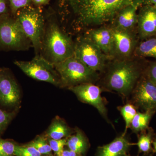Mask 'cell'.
Here are the masks:
<instances>
[{"label":"cell","instance_id":"36","mask_svg":"<svg viewBox=\"0 0 156 156\" xmlns=\"http://www.w3.org/2000/svg\"><path fill=\"white\" fill-rule=\"evenodd\" d=\"M126 156H128V155H126Z\"/></svg>","mask_w":156,"mask_h":156},{"label":"cell","instance_id":"9","mask_svg":"<svg viewBox=\"0 0 156 156\" xmlns=\"http://www.w3.org/2000/svg\"><path fill=\"white\" fill-rule=\"evenodd\" d=\"M126 102L136 108L145 111L156 112V85L145 72L137 82Z\"/></svg>","mask_w":156,"mask_h":156},{"label":"cell","instance_id":"1","mask_svg":"<svg viewBox=\"0 0 156 156\" xmlns=\"http://www.w3.org/2000/svg\"><path fill=\"white\" fill-rule=\"evenodd\" d=\"M148 0H57L56 13L62 28L71 36L111 23L121 10L140 8Z\"/></svg>","mask_w":156,"mask_h":156},{"label":"cell","instance_id":"26","mask_svg":"<svg viewBox=\"0 0 156 156\" xmlns=\"http://www.w3.org/2000/svg\"><path fill=\"white\" fill-rule=\"evenodd\" d=\"M15 147L13 143L0 139V156H14Z\"/></svg>","mask_w":156,"mask_h":156},{"label":"cell","instance_id":"2","mask_svg":"<svg viewBox=\"0 0 156 156\" xmlns=\"http://www.w3.org/2000/svg\"><path fill=\"white\" fill-rule=\"evenodd\" d=\"M139 58L132 56L127 59L110 60L104 70L100 74L96 85L103 91L114 92L127 101L146 68Z\"/></svg>","mask_w":156,"mask_h":156},{"label":"cell","instance_id":"20","mask_svg":"<svg viewBox=\"0 0 156 156\" xmlns=\"http://www.w3.org/2000/svg\"><path fill=\"white\" fill-rule=\"evenodd\" d=\"M154 114V112L151 111L137 112L130 125L131 131L135 134H138L147 130L151 119Z\"/></svg>","mask_w":156,"mask_h":156},{"label":"cell","instance_id":"10","mask_svg":"<svg viewBox=\"0 0 156 156\" xmlns=\"http://www.w3.org/2000/svg\"><path fill=\"white\" fill-rule=\"evenodd\" d=\"M68 89L73 92L80 101L97 109L106 122L112 124L108 116L107 101L101 96L103 90L100 87L95 84L87 83L70 87Z\"/></svg>","mask_w":156,"mask_h":156},{"label":"cell","instance_id":"6","mask_svg":"<svg viewBox=\"0 0 156 156\" xmlns=\"http://www.w3.org/2000/svg\"><path fill=\"white\" fill-rule=\"evenodd\" d=\"M0 48L17 51L33 48L17 18L9 13L0 15Z\"/></svg>","mask_w":156,"mask_h":156},{"label":"cell","instance_id":"5","mask_svg":"<svg viewBox=\"0 0 156 156\" xmlns=\"http://www.w3.org/2000/svg\"><path fill=\"white\" fill-rule=\"evenodd\" d=\"M15 17L31 42L35 55L40 54L45 25L42 7L33 5L23 8L17 11Z\"/></svg>","mask_w":156,"mask_h":156},{"label":"cell","instance_id":"19","mask_svg":"<svg viewBox=\"0 0 156 156\" xmlns=\"http://www.w3.org/2000/svg\"><path fill=\"white\" fill-rule=\"evenodd\" d=\"M75 133L68 137L66 145L69 150L80 155L87 151L88 142L86 136L80 130L76 129Z\"/></svg>","mask_w":156,"mask_h":156},{"label":"cell","instance_id":"11","mask_svg":"<svg viewBox=\"0 0 156 156\" xmlns=\"http://www.w3.org/2000/svg\"><path fill=\"white\" fill-rule=\"evenodd\" d=\"M111 27L113 37V59H127L132 57L139 43L136 30H124Z\"/></svg>","mask_w":156,"mask_h":156},{"label":"cell","instance_id":"31","mask_svg":"<svg viewBox=\"0 0 156 156\" xmlns=\"http://www.w3.org/2000/svg\"><path fill=\"white\" fill-rule=\"evenodd\" d=\"M34 5L38 7L46 6L50 3V0H31Z\"/></svg>","mask_w":156,"mask_h":156},{"label":"cell","instance_id":"24","mask_svg":"<svg viewBox=\"0 0 156 156\" xmlns=\"http://www.w3.org/2000/svg\"><path fill=\"white\" fill-rule=\"evenodd\" d=\"M11 15L15 17L20 9L33 5L31 0H8Z\"/></svg>","mask_w":156,"mask_h":156},{"label":"cell","instance_id":"4","mask_svg":"<svg viewBox=\"0 0 156 156\" xmlns=\"http://www.w3.org/2000/svg\"><path fill=\"white\" fill-rule=\"evenodd\" d=\"M60 76L62 87L68 89L78 85L97 83L100 74L88 67L74 56L54 64Z\"/></svg>","mask_w":156,"mask_h":156},{"label":"cell","instance_id":"27","mask_svg":"<svg viewBox=\"0 0 156 156\" xmlns=\"http://www.w3.org/2000/svg\"><path fill=\"white\" fill-rule=\"evenodd\" d=\"M67 139L63 138L60 140L50 139L49 140L50 144L52 150L57 156H60L64 150L65 146L66 145Z\"/></svg>","mask_w":156,"mask_h":156},{"label":"cell","instance_id":"7","mask_svg":"<svg viewBox=\"0 0 156 156\" xmlns=\"http://www.w3.org/2000/svg\"><path fill=\"white\" fill-rule=\"evenodd\" d=\"M14 63L26 75L34 80L61 87L60 76L54 64L40 54L35 55L30 61L15 60Z\"/></svg>","mask_w":156,"mask_h":156},{"label":"cell","instance_id":"29","mask_svg":"<svg viewBox=\"0 0 156 156\" xmlns=\"http://www.w3.org/2000/svg\"><path fill=\"white\" fill-rule=\"evenodd\" d=\"M145 73L156 85V61L147 66Z\"/></svg>","mask_w":156,"mask_h":156},{"label":"cell","instance_id":"3","mask_svg":"<svg viewBox=\"0 0 156 156\" xmlns=\"http://www.w3.org/2000/svg\"><path fill=\"white\" fill-rule=\"evenodd\" d=\"M74 52V41L62 28L56 12L51 9L45 15L40 55L54 65L73 56Z\"/></svg>","mask_w":156,"mask_h":156},{"label":"cell","instance_id":"22","mask_svg":"<svg viewBox=\"0 0 156 156\" xmlns=\"http://www.w3.org/2000/svg\"><path fill=\"white\" fill-rule=\"evenodd\" d=\"M117 108L121 113L126 123L125 130L123 134H126L128 128H130L131 121L137 112L136 108L132 104L127 102L124 105L118 107Z\"/></svg>","mask_w":156,"mask_h":156},{"label":"cell","instance_id":"12","mask_svg":"<svg viewBox=\"0 0 156 156\" xmlns=\"http://www.w3.org/2000/svg\"><path fill=\"white\" fill-rule=\"evenodd\" d=\"M82 34L96 45L110 60L113 59V37L109 24L90 29Z\"/></svg>","mask_w":156,"mask_h":156},{"label":"cell","instance_id":"30","mask_svg":"<svg viewBox=\"0 0 156 156\" xmlns=\"http://www.w3.org/2000/svg\"><path fill=\"white\" fill-rule=\"evenodd\" d=\"M10 11L8 0H0V15L9 13Z\"/></svg>","mask_w":156,"mask_h":156},{"label":"cell","instance_id":"16","mask_svg":"<svg viewBox=\"0 0 156 156\" xmlns=\"http://www.w3.org/2000/svg\"><path fill=\"white\" fill-rule=\"evenodd\" d=\"M135 144L122 134L108 144L98 147L95 156H126L131 146Z\"/></svg>","mask_w":156,"mask_h":156},{"label":"cell","instance_id":"35","mask_svg":"<svg viewBox=\"0 0 156 156\" xmlns=\"http://www.w3.org/2000/svg\"><path fill=\"white\" fill-rule=\"evenodd\" d=\"M2 69L0 68V72H1V71H2Z\"/></svg>","mask_w":156,"mask_h":156},{"label":"cell","instance_id":"34","mask_svg":"<svg viewBox=\"0 0 156 156\" xmlns=\"http://www.w3.org/2000/svg\"><path fill=\"white\" fill-rule=\"evenodd\" d=\"M152 144L153 145V150L156 154V138L153 140Z\"/></svg>","mask_w":156,"mask_h":156},{"label":"cell","instance_id":"23","mask_svg":"<svg viewBox=\"0 0 156 156\" xmlns=\"http://www.w3.org/2000/svg\"><path fill=\"white\" fill-rule=\"evenodd\" d=\"M26 146L33 147L42 155L50 154L52 151L49 144L42 136H39Z\"/></svg>","mask_w":156,"mask_h":156},{"label":"cell","instance_id":"38","mask_svg":"<svg viewBox=\"0 0 156 156\" xmlns=\"http://www.w3.org/2000/svg\"></svg>","mask_w":156,"mask_h":156},{"label":"cell","instance_id":"15","mask_svg":"<svg viewBox=\"0 0 156 156\" xmlns=\"http://www.w3.org/2000/svg\"><path fill=\"white\" fill-rule=\"evenodd\" d=\"M139 8L130 6L121 10L109 25L112 27L127 30H136L137 10Z\"/></svg>","mask_w":156,"mask_h":156},{"label":"cell","instance_id":"14","mask_svg":"<svg viewBox=\"0 0 156 156\" xmlns=\"http://www.w3.org/2000/svg\"><path fill=\"white\" fill-rule=\"evenodd\" d=\"M136 32L141 41L156 34V9L149 5L140 8L137 16Z\"/></svg>","mask_w":156,"mask_h":156},{"label":"cell","instance_id":"18","mask_svg":"<svg viewBox=\"0 0 156 156\" xmlns=\"http://www.w3.org/2000/svg\"><path fill=\"white\" fill-rule=\"evenodd\" d=\"M133 56L139 58L151 57L156 58V36L138 43Z\"/></svg>","mask_w":156,"mask_h":156},{"label":"cell","instance_id":"17","mask_svg":"<svg viewBox=\"0 0 156 156\" xmlns=\"http://www.w3.org/2000/svg\"><path fill=\"white\" fill-rule=\"evenodd\" d=\"M73 131L67 124L60 118H56L51 123L47 135L50 139L60 140L70 136Z\"/></svg>","mask_w":156,"mask_h":156},{"label":"cell","instance_id":"8","mask_svg":"<svg viewBox=\"0 0 156 156\" xmlns=\"http://www.w3.org/2000/svg\"><path fill=\"white\" fill-rule=\"evenodd\" d=\"M73 56L99 74L110 60L96 45L82 34L74 41Z\"/></svg>","mask_w":156,"mask_h":156},{"label":"cell","instance_id":"21","mask_svg":"<svg viewBox=\"0 0 156 156\" xmlns=\"http://www.w3.org/2000/svg\"><path fill=\"white\" fill-rule=\"evenodd\" d=\"M154 131L152 128H149L145 131L140 132L138 137V141L136 145L137 146L139 153H150L152 151V144L153 140Z\"/></svg>","mask_w":156,"mask_h":156},{"label":"cell","instance_id":"13","mask_svg":"<svg viewBox=\"0 0 156 156\" xmlns=\"http://www.w3.org/2000/svg\"><path fill=\"white\" fill-rule=\"evenodd\" d=\"M20 98V89L17 82L10 73L2 69L0 72V102L6 106H15Z\"/></svg>","mask_w":156,"mask_h":156},{"label":"cell","instance_id":"37","mask_svg":"<svg viewBox=\"0 0 156 156\" xmlns=\"http://www.w3.org/2000/svg\"></svg>","mask_w":156,"mask_h":156},{"label":"cell","instance_id":"33","mask_svg":"<svg viewBox=\"0 0 156 156\" xmlns=\"http://www.w3.org/2000/svg\"><path fill=\"white\" fill-rule=\"evenodd\" d=\"M147 5H152L156 9V0H148Z\"/></svg>","mask_w":156,"mask_h":156},{"label":"cell","instance_id":"32","mask_svg":"<svg viewBox=\"0 0 156 156\" xmlns=\"http://www.w3.org/2000/svg\"><path fill=\"white\" fill-rule=\"evenodd\" d=\"M60 156H80V155L70 150L64 149Z\"/></svg>","mask_w":156,"mask_h":156},{"label":"cell","instance_id":"25","mask_svg":"<svg viewBox=\"0 0 156 156\" xmlns=\"http://www.w3.org/2000/svg\"><path fill=\"white\" fill-rule=\"evenodd\" d=\"M14 156H43L33 147L16 145L14 153Z\"/></svg>","mask_w":156,"mask_h":156},{"label":"cell","instance_id":"28","mask_svg":"<svg viewBox=\"0 0 156 156\" xmlns=\"http://www.w3.org/2000/svg\"><path fill=\"white\" fill-rule=\"evenodd\" d=\"M14 115L13 113L7 112L0 109V133L5 129Z\"/></svg>","mask_w":156,"mask_h":156}]
</instances>
